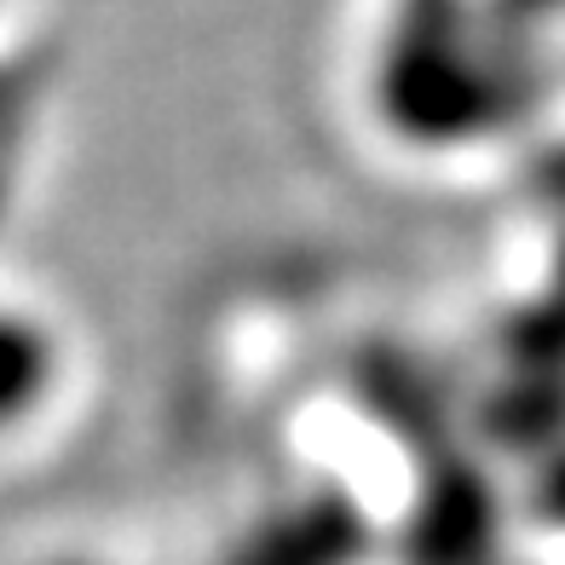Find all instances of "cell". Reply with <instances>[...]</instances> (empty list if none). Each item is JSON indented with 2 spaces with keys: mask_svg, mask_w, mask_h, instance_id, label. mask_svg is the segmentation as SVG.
Masks as SVG:
<instances>
[{
  "mask_svg": "<svg viewBox=\"0 0 565 565\" xmlns=\"http://www.w3.org/2000/svg\"><path fill=\"white\" fill-rule=\"evenodd\" d=\"M58 387V341L46 335V323L0 306V439H12L18 427L53 398Z\"/></svg>",
  "mask_w": 565,
  "mask_h": 565,
  "instance_id": "obj_1",
  "label": "cell"
}]
</instances>
